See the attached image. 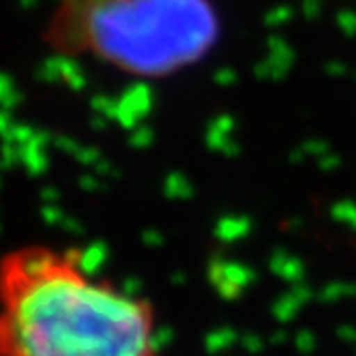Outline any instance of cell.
<instances>
[{"label": "cell", "instance_id": "obj_2", "mask_svg": "<svg viewBox=\"0 0 356 356\" xmlns=\"http://www.w3.org/2000/svg\"><path fill=\"white\" fill-rule=\"evenodd\" d=\"M43 39L58 54L161 80L213 52L221 17L213 0H58Z\"/></svg>", "mask_w": 356, "mask_h": 356}, {"label": "cell", "instance_id": "obj_1", "mask_svg": "<svg viewBox=\"0 0 356 356\" xmlns=\"http://www.w3.org/2000/svg\"><path fill=\"white\" fill-rule=\"evenodd\" d=\"M0 356H165L152 302L90 268L80 249L0 256Z\"/></svg>", "mask_w": 356, "mask_h": 356}]
</instances>
